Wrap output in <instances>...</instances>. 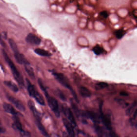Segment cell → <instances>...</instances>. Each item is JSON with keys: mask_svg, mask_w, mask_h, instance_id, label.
Masks as SVG:
<instances>
[{"mask_svg": "<svg viewBox=\"0 0 137 137\" xmlns=\"http://www.w3.org/2000/svg\"><path fill=\"white\" fill-rule=\"evenodd\" d=\"M2 53L5 60L6 61L7 63H8V65L10 68L11 70V71L12 75L15 80L21 87L24 86V82L23 77L20 74V73L16 68V66H15V64L12 62L10 58H9L6 51L3 49L2 50Z\"/></svg>", "mask_w": 137, "mask_h": 137, "instance_id": "1", "label": "cell"}, {"mask_svg": "<svg viewBox=\"0 0 137 137\" xmlns=\"http://www.w3.org/2000/svg\"><path fill=\"white\" fill-rule=\"evenodd\" d=\"M51 72L52 73V74L54 76L55 78H56L57 81L59 83H60L62 86L69 89L71 91L72 94H73L75 100L77 102H79V100L78 99L76 93L74 90L73 89V88L69 83L68 79L66 77H65L64 75L61 73H57L56 72L53 71H51Z\"/></svg>", "mask_w": 137, "mask_h": 137, "instance_id": "2", "label": "cell"}, {"mask_svg": "<svg viewBox=\"0 0 137 137\" xmlns=\"http://www.w3.org/2000/svg\"><path fill=\"white\" fill-rule=\"evenodd\" d=\"M44 93L50 107L54 113L56 117L59 118L60 117V112L59 110L58 103L57 100L53 96H50L47 91H45Z\"/></svg>", "mask_w": 137, "mask_h": 137, "instance_id": "3", "label": "cell"}, {"mask_svg": "<svg viewBox=\"0 0 137 137\" xmlns=\"http://www.w3.org/2000/svg\"><path fill=\"white\" fill-rule=\"evenodd\" d=\"M62 111L63 112L65 116L68 118L69 121L74 126H76V121L74 118V116L70 109L68 106L63 105L62 107Z\"/></svg>", "mask_w": 137, "mask_h": 137, "instance_id": "4", "label": "cell"}, {"mask_svg": "<svg viewBox=\"0 0 137 137\" xmlns=\"http://www.w3.org/2000/svg\"><path fill=\"white\" fill-rule=\"evenodd\" d=\"M26 42L34 45H39L41 43V39L33 33H29L25 38Z\"/></svg>", "mask_w": 137, "mask_h": 137, "instance_id": "5", "label": "cell"}, {"mask_svg": "<svg viewBox=\"0 0 137 137\" xmlns=\"http://www.w3.org/2000/svg\"><path fill=\"white\" fill-rule=\"evenodd\" d=\"M7 99L14 105L19 110L21 111H25V107L23 103L19 100L14 97L13 96H7Z\"/></svg>", "mask_w": 137, "mask_h": 137, "instance_id": "6", "label": "cell"}, {"mask_svg": "<svg viewBox=\"0 0 137 137\" xmlns=\"http://www.w3.org/2000/svg\"><path fill=\"white\" fill-rule=\"evenodd\" d=\"M14 123L13 124V127L17 129L23 135H25V136H29L30 134L29 133L27 132L26 131H25L22 128V126L21 124V123L20 121H19V118L17 117H14L13 118Z\"/></svg>", "mask_w": 137, "mask_h": 137, "instance_id": "7", "label": "cell"}, {"mask_svg": "<svg viewBox=\"0 0 137 137\" xmlns=\"http://www.w3.org/2000/svg\"><path fill=\"white\" fill-rule=\"evenodd\" d=\"M63 125L66 127L69 135L70 137H75V133L74 131V126L68 120L66 119H63Z\"/></svg>", "mask_w": 137, "mask_h": 137, "instance_id": "8", "label": "cell"}, {"mask_svg": "<svg viewBox=\"0 0 137 137\" xmlns=\"http://www.w3.org/2000/svg\"><path fill=\"white\" fill-rule=\"evenodd\" d=\"M28 106L30 109L32 110V112L33 113V114L35 117L37 121H41L42 119V114L37 110L35 106L34 105V103L32 101H29Z\"/></svg>", "mask_w": 137, "mask_h": 137, "instance_id": "9", "label": "cell"}, {"mask_svg": "<svg viewBox=\"0 0 137 137\" xmlns=\"http://www.w3.org/2000/svg\"><path fill=\"white\" fill-rule=\"evenodd\" d=\"M15 59L18 63L20 64H27L30 63V62L27 61L25 56L22 54L20 53L19 52L14 53Z\"/></svg>", "mask_w": 137, "mask_h": 137, "instance_id": "10", "label": "cell"}, {"mask_svg": "<svg viewBox=\"0 0 137 137\" xmlns=\"http://www.w3.org/2000/svg\"><path fill=\"white\" fill-rule=\"evenodd\" d=\"M101 117L102 122L108 129L111 130L112 127H111V121L109 117L103 114L102 111H101Z\"/></svg>", "mask_w": 137, "mask_h": 137, "instance_id": "11", "label": "cell"}, {"mask_svg": "<svg viewBox=\"0 0 137 137\" xmlns=\"http://www.w3.org/2000/svg\"><path fill=\"white\" fill-rule=\"evenodd\" d=\"M26 81L27 84V90L29 94L31 97L34 98L37 91L35 90L34 86L32 84L31 82L27 78L26 79Z\"/></svg>", "mask_w": 137, "mask_h": 137, "instance_id": "12", "label": "cell"}, {"mask_svg": "<svg viewBox=\"0 0 137 137\" xmlns=\"http://www.w3.org/2000/svg\"><path fill=\"white\" fill-rule=\"evenodd\" d=\"M85 117L90 118L94 122L98 123L99 122V116L96 113L91 111H86L84 112Z\"/></svg>", "mask_w": 137, "mask_h": 137, "instance_id": "13", "label": "cell"}, {"mask_svg": "<svg viewBox=\"0 0 137 137\" xmlns=\"http://www.w3.org/2000/svg\"><path fill=\"white\" fill-rule=\"evenodd\" d=\"M3 107L5 111L8 113H10L13 115H17L18 112L15 110L13 107L9 103H4L3 104Z\"/></svg>", "mask_w": 137, "mask_h": 137, "instance_id": "14", "label": "cell"}, {"mask_svg": "<svg viewBox=\"0 0 137 137\" xmlns=\"http://www.w3.org/2000/svg\"><path fill=\"white\" fill-rule=\"evenodd\" d=\"M24 66H25V70L29 76H30V78L32 80L35 79V75L33 71V70L32 66H30V63L24 65Z\"/></svg>", "mask_w": 137, "mask_h": 137, "instance_id": "15", "label": "cell"}, {"mask_svg": "<svg viewBox=\"0 0 137 137\" xmlns=\"http://www.w3.org/2000/svg\"><path fill=\"white\" fill-rule=\"evenodd\" d=\"M4 83L6 86L10 89L12 91L15 93H17L19 91V88L17 86L12 82L11 81H5Z\"/></svg>", "mask_w": 137, "mask_h": 137, "instance_id": "16", "label": "cell"}, {"mask_svg": "<svg viewBox=\"0 0 137 137\" xmlns=\"http://www.w3.org/2000/svg\"><path fill=\"white\" fill-rule=\"evenodd\" d=\"M79 91L81 95L83 97H88L91 96V92L85 86H80L79 88Z\"/></svg>", "mask_w": 137, "mask_h": 137, "instance_id": "17", "label": "cell"}, {"mask_svg": "<svg viewBox=\"0 0 137 137\" xmlns=\"http://www.w3.org/2000/svg\"><path fill=\"white\" fill-rule=\"evenodd\" d=\"M34 52L37 55L42 56L50 57L52 55V54L48 51L40 48H37L35 49L34 50Z\"/></svg>", "mask_w": 137, "mask_h": 137, "instance_id": "18", "label": "cell"}, {"mask_svg": "<svg viewBox=\"0 0 137 137\" xmlns=\"http://www.w3.org/2000/svg\"><path fill=\"white\" fill-rule=\"evenodd\" d=\"M36 124L37 127H38V128L41 132V133L42 134V135L45 137H49V134L45 130V128L44 127L43 125L41 124V121L36 120Z\"/></svg>", "mask_w": 137, "mask_h": 137, "instance_id": "19", "label": "cell"}, {"mask_svg": "<svg viewBox=\"0 0 137 137\" xmlns=\"http://www.w3.org/2000/svg\"><path fill=\"white\" fill-rule=\"evenodd\" d=\"M93 51L94 53L96 55H100L104 53L105 50L99 45H96L94 46L93 48Z\"/></svg>", "mask_w": 137, "mask_h": 137, "instance_id": "20", "label": "cell"}, {"mask_svg": "<svg viewBox=\"0 0 137 137\" xmlns=\"http://www.w3.org/2000/svg\"><path fill=\"white\" fill-rule=\"evenodd\" d=\"M71 105L73 107V110H74V112L75 114H76V116L77 117H78V118H81L80 117H83V112H81L78 109L77 106L72 101L71 102Z\"/></svg>", "mask_w": 137, "mask_h": 137, "instance_id": "21", "label": "cell"}, {"mask_svg": "<svg viewBox=\"0 0 137 137\" xmlns=\"http://www.w3.org/2000/svg\"><path fill=\"white\" fill-rule=\"evenodd\" d=\"M9 43L11 49L14 52V53L19 52L17 45L13 40H12L11 39H9Z\"/></svg>", "mask_w": 137, "mask_h": 137, "instance_id": "22", "label": "cell"}, {"mask_svg": "<svg viewBox=\"0 0 137 137\" xmlns=\"http://www.w3.org/2000/svg\"><path fill=\"white\" fill-rule=\"evenodd\" d=\"M34 98L36 100V101L41 105H45V101L43 97L37 91Z\"/></svg>", "mask_w": 137, "mask_h": 137, "instance_id": "23", "label": "cell"}, {"mask_svg": "<svg viewBox=\"0 0 137 137\" xmlns=\"http://www.w3.org/2000/svg\"><path fill=\"white\" fill-rule=\"evenodd\" d=\"M108 86V84L105 82H99L95 84V88L96 90L103 89Z\"/></svg>", "mask_w": 137, "mask_h": 137, "instance_id": "24", "label": "cell"}, {"mask_svg": "<svg viewBox=\"0 0 137 137\" xmlns=\"http://www.w3.org/2000/svg\"><path fill=\"white\" fill-rule=\"evenodd\" d=\"M114 34L117 39H121L124 37L125 34H126V32L122 29L117 30L114 32Z\"/></svg>", "mask_w": 137, "mask_h": 137, "instance_id": "25", "label": "cell"}, {"mask_svg": "<svg viewBox=\"0 0 137 137\" xmlns=\"http://www.w3.org/2000/svg\"><path fill=\"white\" fill-rule=\"evenodd\" d=\"M137 106V103L136 102H134L127 109L126 111V113L127 116H129L132 113L134 110L135 109V108Z\"/></svg>", "mask_w": 137, "mask_h": 137, "instance_id": "26", "label": "cell"}, {"mask_svg": "<svg viewBox=\"0 0 137 137\" xmlns=\"http://www.w3.org/2000/svg\"><path fill=\"white\" fill-rule=\"evenodd\" d=\"M95 128L99 137H103V131L100 127L97 125H96L95 126Z\"/></svg>", "mask_w": 137, "mask_h": 137, "instance_id": "27", "label": "cell"}, {"mask_svg": "<svg viewBox=\"0 0 137 137\" xmlns=\"http://www.w3.org/2000/svg\"><path fill=\"white\" fill-rule=\"evenodd\" d=\"M57 94L58 96L63 101H65L66 100V98L65 96L64 95L62 92L60 90H57L56 91Z\"/></svg>", "mask_w": 137, "mask_h": 137, "instance_id": "28", "label": "cell"}, {"mask_svg": "<svg viewBox=\"0 0 137 137\" xmlns=\"http://www.w3.org/2000/svg\"><path fill=\"white\" fill-rule=\"evenodd\" d=\"M117 101L119 104L123 107H126L128 105V103H127L124 100L121 99H117Z\"/></svg>", "mask_w": 137, "mask_h": 137, "instance_id": "29", "label": "cell"}, {"mask_svg": "<svg viewBox=\"0 0 137 137\" xmlns=\"http://www.w3.org/2000/svg\"><path fill=\"white\" fill-rule=\"evenodd\" d=\"M100 14L103 17H104V18H107L108 17V14L107 12L105 11H103L101 12L100 13Z\"/></svg>", "mask_w": 137, "mask_h": 137, "instance_id": "30", "label": "cell"}, {"mask_svg": "<svg viewBox=\"0 0 137 137\" xmlns=\"http://www.w3.org/2000/svg\"><path fill=\"white\" fill-rule=\"evenodd\" d=\"M131 123L133 125V126H134L136 129H137V121H135V119L133 118L131 120Z\"/></svg>", "mask_w": 137, "mask_h": 137, "instance_id": "31", "label": "cell"}, {"mask_svg": "<svg viewBox=\"0 0 137 137\" xmlns=\"http://www.w3.org/2000/svg\"><path fill=\"white\" fill-rule=\"evenodd\" d=\"M109 135L110 137H119L118 135L113 131H110Z\"/></svg>", "mask_w": 137, "mask_h": 137, "instance_id": "32", "label": "cell"}, {"mask_svg": "<svg viewBox=\"0 0 137 137\" xmlns=\"http://www.w3.org/2000/svg\"><path fill=\"white\" fill-rule=\"evenodd\" d=\"M0 44L2 45V46L3 48H5L6 47V44L5 43V42H4L3 40H2V37L0 38Z\"/></svg>", "mask_w": 137, "mask_h": 137, "instance_id": "33", "label": "cell"}, {"mask_svg": "<svg viewBox=\"0 0 137 137\" xmlns=\"http://www.w3.org/2000/svg\"><path fill=\"white\" fill-rule=\"evenodd\" d=\"M120 95L123 96H127L128 95L127 93L126 92H121L120 93Z\"/></svg>", "mask_w": 137, "mask_h": 137, "instance_id": "34", "label": "cell"}, {"mask_svg": "<svg viewBox=\"0 0 137 137\" xmlns=\"http://www.w3.org/2000/svg\"><path fill=\"white\" fill-rule=\"evenodd\" d=\"M137 116V106L136 107V109L135 110V111H134V115H133V118L134 119H135L136 118V116Z\"/></svg>", "mask_w": 137, "mask_h": 137, "instance_id": "35", "label": "cell"}, {"mask_svg": "<svg viewBox=\"0 0 137 137\" xmlns=\"http://www.w3.org/2000/svg\"><path fill=\"white\" fill-rule=\"evenodd\" d=\"M2 35H3V38L6 39L7 38V34L6 32H3L2 33Z\"/></svg>", "mask_w": 137, "mask_h": 137, "instance_id": "36", "label": "cell"}, {"mask_svg": "<svg viewBox=\"0 0 137 137\" xmlns=\"http://www.w3.org/2000/svg\"><path fill=\"white\" fill-rule=\"evenodd\" d=\"M0 131H1V133H4L5 131V129L3 128V127H1V128H0Z\"/></svg>", "mask_w": 137, "mask_h": 137, "instance_id": "37", "label": "cell"}, {"mask_svg": "<svg viewBox=\"0 0 137 137\" xmlns=\"http://www.w3.org/2000/svg\"></svg>", "mask_w": 137, "mask_h": 137, "instance_id": "38", "label": "cell"}, {"mask_svg": "<svg viewBox=\"0 0 137 137\" xmlns=\"http://www.w3.org/2000/svg\"></svg>", "mask_w": 137, "mask_h": 137, "instance_id": "39", "label": "cell"}]
</instances>
